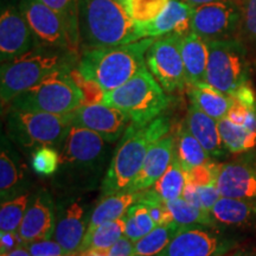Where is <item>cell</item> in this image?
Instances as JSON below:
<instances>
[{"label": "cell", "instance_id": "1", "mask_svg": "<svg viewBox=\"0 0 256 256\" xmlns=\"http://www.w3.org/2000/svg\"><path fill=\"white\" fill-rule=\"evenodd\" d=\"M78 34L83 51L142 40L136 20L116 0H78Z\"/></svg>", "mask_w": 256, "mask_h": 256}, {"label": "cell", "instance_id": "2", "mask_svg": "<svg viewBox=\"0 0 256 256\" xmlns=\"http://www.w3.org/2000/svg\"><path fill=\"white\" fill-rule=\"evenodd\" d=\"M170 128L171 122L166 116H158L140 128L133 127L132 124L128 126L102 180V197L128 191L151 146L168 136Z\"/></svg>", "mask_w": 256, "mask_h": 256}, {"label": "cell", "instance_id": "3", "mask_svg": "<svg viewBox=\"0 0 256 256\" xmlns=\"http://www.w3.org/2000/svg\"><path fill=\"white\" fill-rule=\"evenodd\" d=\"M154 38H142L124 46L83 51L78 69L86 78L94 80L110 92L130 81L146 68V54Z\"/></svg>", "mask_w": 256, "mask_h": 256}, {"label": "cell", "instance_id": "4", "mask_svg": "<svg viewBox=\"0 0 256 256\" xmlns=\"http://www.w3.org/2000/svg\"><path fill=\"white\" fill-rule=\"evenodd\" d=\"M76 60L78 52L75 51L37 46L23 55L2 63V104H8L16 96L56 70L74 69Z\"/></svg>", "mask_w": 256, "mask_h": 256}, {"label": "cell", "instance_id": "5", "mask_svg": "<svg viewBox=\"0 0 256 256\" xmlns=\"http://www.w3.org/2000/svg\"><path fill=\"white\" fill-rule=\"evenodd\" d=\"M102 104L122 110L130 116V124L140 128L162 115L168 98L151 72L144 68L121 87L106 92Z\"/></svg>", "mask_w": 256, "mask_h": 256}, {"label": "cell", "instance_id": "6", "mask_svg": "<svg viewBox=\"0 0 256 256\" xmlns=\"http://www.w3.org/2000/svg\"><path fill=\"white\" fill-rule=\"evenodd\" d=\"M72 69L51 72L10 102V108L66 115L82 106V92L72 78Z\"/></svg>", "mask_w": 256, "mask_h": 256}, {"label": "cell", "instance_id": "7", "mask_svg": "<svg viewBox=\"0 0 256 256\" xmlns=\"http://www.w3.org/2000/svg\"><path fill=\"white\" fill-rule=\"evenodd\" d=\"M70 126L69 114L58 115L16 108H10L8 113V136L24 148L52 146L60 150Z\"/></svg>", "mask_w": 256, "mask_h": 256}, {"label": "cell", "instance_id": "8", "mask_svg": "<svg viewBox=\"0 0 256 256\" xmlns=\"http://www.w3.org/2000/svg\"><path fill=\"white\" fill-rule=\"evenodd\" d=\"M249 63L247 51L238 40L209 42L206 82L218 90L232 95L248 83Z\"/></svg>", "mask_w": 256, "mask_h": 256}, {"label": "cell", "instance_id": "9", "mask_svg": "<svg viewBox=\"0 0 256 256\" xmlns=\"http://www.w3.org/2000/svg\"><path fill=\"white\" fill-rule=\"evenodd\" d=\"M60 151L63 168L76 174H94L104 162L106 140L88 128L72 124Z\"/></svg>", "mask_w": 256, "mask_h": 256}, {"label": "cell", "instance_id": "10", "mask_svg": "<svg viewBox=\"0 0 256 256\" xmlns=\"http://www.w3.org/2000/svg\"><path fill=\"white\" fill-rule=\"evenodd\" d=\"M182 37L179 34L158 37L146 54L148 70L166 92L183 90L188 86L180 49Z\"/></svg>", "mask_w": 256, "mask_h": 256}, {"label": "cell", "instance_id": "11", "mask_svg": "<svg viewBox=\"0 0 256 256\" xmlns=\"http://www.w3.org/2000/svg\"><path fill=\"white\" fill-rule=\"evenodd\" d=\"M241 26V6L236 0H217L194 8L191 31L206 42L230 40Z\"/></svg>", "mask_w": 256, "mask_h": 256}, {"label": "cell", "instance_id": "12", "mask_svg": "<svg viewBox=\"0 0 256 256\" xmlns=\"http://www.w3.org/2000/svg\"><path fill=\"white\" fill-rule=\"evenodd\" d=\"M19 8L38 46L75 51L70 42L66 25L56 11L42 0H19Z\"/></svg>", "mask_w": 256, "mask_h": 256}, {"label": "cell", "instance_id": "13", "mask_svg": "<svg viewBox=\"0 0 256 256\" xmlns=\"http://www.w3.org/2000/svg\"><path fill=\"white\" fill-rule=\"evenodd\" d=\"M30 26L19 2L6 0L2 4L0 14V60L2 63L23 55L37 46Z\"/></svg>", "mask_w": 256, "mask_h": 256}, {"label": "cell", "instance_id": "14", "mask_svg": "<svg viewBox=\"0 0 256 256\" xmlns=\"http://www.w3.org/2000/svg\"><path fill=\"white\" fill-rule=\"evenodd\" d=\"M210 226H182L172 241L156 256H220L230 247Z\"/></svg>", "mask_w": 256, "mask_h": 256}, {"label": "cell", "instance_id": "15", "mask_svg": "<svg viewBox=\"0 0 256 256\" xmlns=\"http://www.w3.org/2000/svg\"><path fill=\"white\" fill-rule=\"evenodd\" d=\"M69 118L72 124L88 128L100 134L108 142L122 138L130 124V119L126 113L104 104L80 106L69 113Z\"/></svg>", "mask_w": 256, "mask_h": 256}, {"label": "cell", "instance_id": "16", "mask_svg": "<svg viewBox=\"0 0 256 256\" xmlns=\"http://www.w3.org/2000/svg\"><path fill=\"white\" fill-rule=\"evenodd\" d=\"M217 188L222 197L256 200V153L220 164Z\"/></svg>", "mask_w": 256, "mask_h": 256}, {"label": "cell", "instance_id": "17", "mask_svg": "<svg viewBox=\"0 0 256 256\" xmlns=\"http://www.w3.org/2000/svg\"><path fill=\"white\" fill-rule=\"evenodd\" d=\"M87 228L86 206L81 198H70L57 204L54 240L62 246L66 254L81 252Z\"/></svg>", "mask_w": 256, "mask_h": 256}, {"label": "cell", "instance_id": "18", "mask_svg": "<svg viewBox=\"0 0 256 256\" xmlns=\"http://www.w3.org/2000/svg\"><path fill=\"white\" fill-rule=\"evenodd\" d=\"M55 226V202L49 191L40 190L32 196L18 232L28 244L40 240L52 238Z\"/></svg>", "mask_w": 256, "mask_h": 256}, {"label": "cell", "instance_id": "19", "mask_svg": "<svg viewBox=\"0 0 256 256\" xmlns=\"http://www.w3.org/2000/svg\"><path fill=\"white\" fill-rule=\"evenodd\" d=\"M30 184L25 162L11 146L8 138H2L0 151V197L2 202L23 194Z\"/></svg>", "mask_w": 256, "mask_h": 256}, {"label": "cell", "instance_id": "20", "mask_svg": "<svg viewBox=\"0 0 256 256\" xmlns=\"http://www.w3.org/2000/svg\"><path fill=\"white\" fill-rule=\"evenodd\" d=\"M194 8L184 0H170L168 8L154 20L138 24L142 38H158L166 34L185 36L191 32Z\"/></svg>", "mask_w": 256, "mask_h": 256}, {"label": "cell", "instance_id": "21", "mask_svg": "<svg viewBox=\"0 0 256 256\" xmlns=\"http://www.w3.org/2000/svg\"><path fill=\"white\" fill-rule=\"evenodd\" d=\"M174 154V136H165L153 144L139 174L128 191L139 192L151 188L165 174Z\"/></svg>", "mask_w": 256, "mask_h": 256}, {"label": "cell", "instance_id": "22", "mask_svg": "<svg viewBox=\"0 0 256 256\" xmlns=\"http://www.w3.org/2000/svg\"><path fill=\"white\" fill-rule=\"evenodd\" d=\"M184 124L210 156L222 158L228 152L220 139L218 121L202 112L194 104H191L188 107Z\"/></svg>", "mask_w": 256, "mask_h": 256}, {"label": "cell", "instance_id": "23", "mask_svg": "<svg viewBox=\"0 0 256 256\" xmlns=\"http://www.w3.org/2000/svg\"><path fill=\"white\" fill-rule=\"evenodd\" d=\"M180 49L188 84L206 82L209 42L191 31L182 37Z\"/></svg>", "mask_w": 256, "mask_h": 256}, {"label": "cell", "instance_id": "24", "mask_svg": "<svg viewBox=\"0 0 256 256\" xmlns=\"http://www.w3.org/2000/svg\"><path fill=\"white\" fill-rule=\"evenodd\" d=\"M186 88L191 104L209 116L218 121L228 115L234 101L232 95L218 90L206 82L188 84Z\"/></svg>", "mask_w": 256, "mask_h": 256}, {"label": "cell", "instance_id": "25", "mask_svg": "<svg viewBox=\"0 0 256 256\" xmlns=\"http://www.w3.org/2000/svg\"><path fill=\"white\" fill-rule=\"evenodd\" d=\"M216 223L226 226H247L256 223V200L220 197L211 210Z\"/></svg>", "mask_w": 256, "mask_h": 256}, {"label": "cell", "instance_id": "26", "mask_svg": "<svg viewBox=\"0 0 256 256\" xmlns=\"http://www.w3.org/2000/svg\"><path fill=\"white\" fill-rule=\"evenodd\" d=\"M139 194L140 192L126 191L102 197L100 203L94 208L90 217H89L86 235L90 234L92 230L102 226V224L122 217L133 204L138 203Z\"/></svg>", "mask_w": 256, "mask_h": 256}, {"label": "cell", "instance_id": "27", "mask_svg": "<svg viewBox=\"0 0 256 256\" xmlns=\"http://www.w3.org/2000/svg\"><path fill=\"white\" fill-rule=\"evenodd\" d=\"M174 156L186 172L194 166L210 162V156L196 138L190 133L185 124L178 127L177 134L174 136Z\"/></svg>", "mask_w": 256, "mask_h": 256}, {"label": "cell", "instance_id": "28", "mask_svg": "<svg viewBox=\"0 0 256 256\" xmlns=\"http://www.w3.org/2000/svg\"><path fill=\"white\" fill-rule=\"evenodd\" d=\"M218 130L223 145L232 153L247 152L256 146V132L236 124L228 118L218 120Z\"/></svg>", "mask_w": 256, "mask_h": 256}, {"label": "cell", "instance_id": "29", "mask_svg": "<svg viewBox=\"0 0 256 256\" xmlns=\"http://www.w3.org/2000/svg\"><path fill=\"white\" fill-rule=\"evenodd\" d=\"M180 226L177 222L156 226L152 232L134 243V256L159 255L168 247Z\"/></svg>", "mask_w": 256, "mask_h": 256}, {"label": "cell", "instance_id": "30", "mask_svg": "<svg viewBox=\"0 0 256 256\" xmlns=\"http://www.w3.org/2000/svg\"><path fill=\"white\" fill-rule=\"evenodd\" d=\"M188 182V172L183 168L174 154L171 164L164 174L156 182L151 188L165 202L180 198L185 184Z\"/></svg>", "mask_w": 256, "mask_h": 256}, {"label": "cell", "instance_id": "31", "mask_svg": "<svg viewBox=\"0 0 256 256\" xmlns=\"http://www.w3.org/2000/svg\"><path fill=\"white\" fill-rule=\"evenodd\" d=\"M126 229V214L120 218L107 222L87 234L83 240L81 252L87 249L108 250L115 242L124 235Z\"/></svg>", "mask_w": 256, "mask_h": 256}, {"label": "cell", "instance_id": "32", "mask_svg": "<svg viewBox=\"0 0 256 256\" xmlns=\"http://www.w3.org/2000/svg\"><path fill=\"white\" fill-rule=\"evenodd\" d=\"M166 206L174 217V222L180 224V226L200 224V226H210V228H214L216 226V222L211 216V212L192 206L182 197L166 202Z\"/></svg>", "mask_w": 256, "mask_h": 256}, {"label": "cell", "instance_id": "33", "mask_svg": "<svg viewBox=\"0 0 256 256\" xmlns=\"http://www.w3.org/2000/svg\"><path fill=\"white\" fill-rule=\"evenodd\" d=\"M30 200L31 194L28 191L12 200L2 202V206H0V230L2 232H18Z\"/></svg>", "mask_w": 256, "mask_h": 256}, {"label": "cell", "instance_id": "34", "mask_svg": "<svg viewBox=\"0 0 256 256\" xmlns=\"http://www.w3.org/2000/svg\"><path fill=\"white\" fill-rule=\"evenodd\" d=\"M156 226V223L153 220L145 204L136 203L127 210L124 236L132 240L134 243L152 232Z\"/></svg>", "mask_w": 256, "mask_h": 256}, {"label": "cell", "instance_id": "35", "mask_svg": "<svg viewBox=\"0 0 256 256\" xmlns=\"http://www.w3.org/2000/svg\"><path fill=\"white\" fill-rule=\"evenodd\" d=\"M42 2L63 18L68 28L72 49L78 52L80 49L78 0H42Z\"/></svg>", "mask_w": 256, "mask_h": 256}, {"label": "cell", "instance_id": "36", "mask_svg": "<svg viewBox=\"0 0 256 256\" xmlns=\"http://www.w3.org/2000/svg\"><path fill=\"white\" fill-rule=\"evenodd\" d=\"M60 154L52 146H40L34 150L31 156L32 171L38 176L49 177L58 170Z\"/></svg>", "mask_w": 256, "mask_h": 256}, {"label": "cell", "instance_id": "37", "mask_svg": "<svg viewBox=\"0 0 256 256\" xmlns=\"http://www.w3.org/2000/svg\"><path fill=\"white\" fill-rule=\"evenodd\" d=\"M170 0H130V14L136 24H146L159 17Z\"/></svg>", "mask_w": 256, "mask_h": 256}, {"label": "cell", "instance_id": "38", "mask_svg": "<svg viewBox=\"0 0 256 256\" xmlns=\"http://www.w3.org/2000/svg\"><path fill=\"white\" fill-rule=\"evenodd\" d=\"M72 78L82 92V106L98 104L104 102V89L94 80L86 78L78 68L72 70Z\"/></svg>", "mask_w": 256, "mask_h": 256}, {"label": "cell", "instance_id": "39", "mask_svg": "<svg viewBox=\"0 0 256 256\" xmlns=\"http://www.w3.org/2000/svg\"><path fill=\"white\" fill-rule=\"evenodd\" d=\"M220 164L209 162L206 164L194 166L188 172V180L194 183L196 186H208L217 185Z\"/></svg>", "mask_w": 256, "mask_h": 256}, {"label": "cell", "instance_id": "40", "mask_svg": "<svg viewBox=\"0 0 256 256\" xmlns=\"http://www.w3.org/2000/svg\"><path fill=\"white\" fill-rule=\"evenodd\" d=\"M241 28L246 37L256 44V0H242Z\"/></svg>", "mask_w": 256, "mask_h": 256}, {"label": "cell", "instance_id": "41", "mask_svg": "<svg viewBox=\"0 0 256 256\" xmlns=\"http://www.w3.org/2000/svg\"><path fill=\"white\" fill-rule=\"evenodd\" d=\"M26 246L31 256H60L66 254L62 246L55 240H40L28 243Z\"/></svg>", "mask_w": 256, "mask_h": 256}, {"label": "cell", "instance_id": "42", "mask_svg": "<svg viewBox=\"0 0 256 256\" xmlns=\"http://www.w3.org/2000/svg\"><path fill=\"white\" fill-rule=\"evenodd\" d=\"M198 194H200L203 209L211 212L212 208L222 197L217 185H208V186H197Z\"/></svg>", "mask_w": 256, "mask_h": 256}, {"label": "cell", "instance_id": "43", "mask_svg": "<svg viewBox=\"0 0 256 256\" xmlns=\"http://www.w3.org/2000/svg\"><path fill=\"white\" fill-rule=\"evenodd\" d=\"M26 244L18 232H0V252L6 254Z\"/></svg>", "mask_w": 256, "mask_h": 256}, {"label": "cell", "instance_id": "44", "mask_svg": "<svg viewBox=\"0 0 256 256\" xmlns=\"http://www.w3.org/2000/svg\"><path fill=\"white\" fill-rule=\"evenodd\" d=\"M108 256H134V242L124 235L108 249Z\"/></svg>", "mask_w": 256, "mask_h": 256}, {"label": "cell", "instance_id": "45", "mask_svg": "<svg viewBox=\"0 0 256 256\" xmlns=\"http://www.w3.org/2000/svg\"><path fill=\"white\" fill-rule=\"evenodd\" d=\"M250 110H252V108H248L247 106L242 104L241 102L234 100L232 106L230 107L226 118H228L230 121H232L234 124H242L243 126V124H246V121H247V118H248L249 113H250Z\"/></svg>", "mask_w": 256, "mask_h": 256}, {"label": "cell", "instance_id": "46", "mask_svg": "<svg viewBox=\"0 0 256 256\" xmlns=\"http://www.w3.org/2000/svg\"><path fill=\"white\" fill-rule=\"evenodd\" d=\"M234 100L241 102L242 104L247 106L248 108H252V110H256V96L255 92L252 90V88L248 83L243 84L240 87L238 90H236L232 95Z\"/></svg>", "mask_w": 256, "mask_h": 256}, {"label": "cell", "instance_id": "47", "mask_svg": "<svg viewBox=\"0 0 256 256\" xmlns=\"http://www.w3.org/2000/svg\"><path fill=\"white\" fill-rule=\"evenodd\" d=\"M182 198H184L185 200L188 202V203L192 204V206L203 209L200 194H198V191H197V186L194 183H191L190 180H188L186 184H185ZM208 212H209V211H208Z\"/></svg>", "mask_w": 256, "mask_h": 256}, {"label": "cell", "instance_id": "48", "mask_svg": "<svg viewBox=\"0 0 256 256\" xmlns=\"http://www.w3.org/2000/svg\"><path fill=\"white\" fill-rule=\"evenodd\" d=\"M2 256H31V254L30 252H28V246L25 244L23 247H19L17 249H14V250L6 252V254H2Z\"/></svg>", "mask_w": 256, "mask_h": 256}, {"label": "cell", "instance_id": "49", "mask_svg": "<svg viewBox=\"0 0 256 256\" xmlns=\"http://www.w3.org/2000/svg\"><path fill=\"white\" fill-rule=\"evenodd\" d=\"M80 256H108V250H98V249H87L80 252Z\"/></svg>", "mask_w": 256, "mask_h": 256}, {"label": "cell", "instance_id": "50", "mask_svg": "<svg viewBox=\"0 0 256 256\" xmlns=\"http://www.w3.org/2000/svg\"><path fill=\"white\" fill-rule=\"evenodd\" d=\"M185 2L190 4L192 8H197V6L203 5V4H208V2H217V0H184Z\"/></svg>", "mask_w": 256, "mask_h": 256}, {"label": "cell", "instance_id": "51", "mask_svg": "<svg viewBox=\"0 0 256 256\" xmlns=\"http://www.w3.org/2000/svg\"><path fill=\"white\" fill-rule=\"evenodd\" d=\"M116 2H119L121 5L124 6V8L127 10L128 12H130V0H116Z\"/></svg>", "mask_w": 256, "mask_h": 256}, {"label": "cell", "instance_id": "52", "mask_svg": "<svg viewBox=\"0 0 256 256\" xmlns=\"http://www.w3.org/2000/svg\"><path fill=\"white\" fill-rule=\"evenodd\" d=\"M234 256H256L254 252H238Z\"/></svg>", "mask_w": 256, "mask_h": 256}, {"label": "cell", "instance_id": "53", "mask_svg": "<svg viewBox=\"0 0 256 256\" xmlns=\"http://www.w3.org/2000/svg\"><path fill=\"white\" fill-rule=\"evenodd\" d=\"M60 256H80V252H75V254H64Z\"/></svg>", "mask_w": 256, "mask_h": 256}]
</instances>
